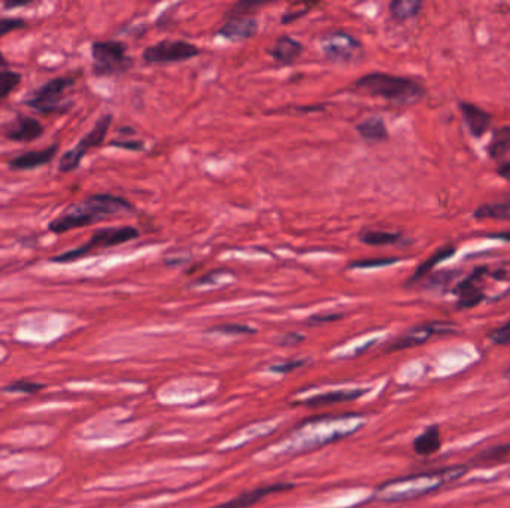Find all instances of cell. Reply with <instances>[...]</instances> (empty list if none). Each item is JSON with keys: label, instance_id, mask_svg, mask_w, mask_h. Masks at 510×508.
<instances>
[{"label": "cell", "instance_id": "obj_5", "mask_svg": "<svg viewBox=\"0 0 510 508\" xmlns=\"http://www.w3.org/2000/svg\"><path fill=\"white\" fill-rule=\"evenodd\" d=\"M73 85V76H60V78H54L38 88L32 96L24 100V103L43 115L66 114L72 106V102L67 99V92Z\"/></svg>", "mask_w": 510, "mask_h": 508}, {"label": "cell", "instance_id": "obj_32", "mask_svg": "<svg viewBox=\"0 0 510 508\" xmlns=\"http://www.w3.org/2000/svg\"><path fill=\"white\" fill-rule=\"evenodd\" d=\"M306 364L305 360H293V361H287V362H281V364H275L270 367V372L278 373V374H290L291 372H295L297 368L303 367Z\"/></svg>", "mask_w": 510, "mask_h": 508}, {"label": "cell", "instance_id": "obj_28", "mask_svg": "<svg viewBox=\"0 0 510 508\" xmlns=\"http://www.w3.org/2000/svg\"><path fill=\"white\" fill-rule=\"evenodd\" d=\"M400 258H374V259H363V261H355L349 266V269H381L388 267L398 263Z\"/></svg>", "mask_w": 510, "mask_h": 508}, {"label": "cell", "instance_id": "obj_13", "mask_svg": "<svg viewBox=\"0 0 510 508\" xmlns=\"http://www.w3.org/2000/svg\"><path fill=\"white\" fill-rule=\"evenodd\" d=\"M45 129L40 122L32 117L20 115L5 131V136L12 142L28 144L35 142L39 137H42Z\"/></svg>", "mask_w": 510, "mask_h": 508}, {"label": "cell", "instance_id": "obj_38", "mask_svg": "<svg viewBox=\"0 0 510 508\" xmlns=\"http://www.w3.org/2000/svg\"><path fill=\"white\" fill-rule=\"evenodd\" d=\"M497 173H499L503 179L510 180V161L500 164L499 168H497Z\"/></svg>", "mask_w": 510, "mask_h": 508}, {"label": "cell", "instance_id": "obj_25", "mask_svg": "<svg viewBox=\"0 0 510 508\" xmlns=\"http://www.w3.org/2000/svg\"><path fill=\"white\" fill-rule=\"evenodd\" d=\"M359 240L369 246H388L398 243L401 240V234L384 229H364L359 233Z\"/></svg>", "mask_w": 510, "mask_h": 508}, {"label": "cell", "instance_id": "obj_31", "mask_svg": "<svg viewBox=\"0 0 510 508\" xmlns=\"http://www.w3.org/2000/svg\"><path fill=\"white\" fill-rule=\"evenodd\" d=\"M214 331L227 334V335H248V334H254L255 330L248 327V325H241V323H227V325H219L215 327Z\"/></svg>", "mask_w": 510, "mask_h": 508}, {"label": "cell", "instance_id": "obj_16", "mask_svg": "<svg viewBox=\"0 0 510 508\" xmlns=\"http://www.w3.org/2000/svg\"><path fill=\"white\" fill-rule=\"evenodd\" d=\"M294 486L291 483H276V485H270V486H263L259 489H254L251 492H246V494L239 495L237 498L224 502L221 505H217L214 508H248L254 504L260 502L263 498L276 494V492H283V490H290Z\"/></svg>", "mask_w": 510, "mask_h": 508}, {"label": "cell", "instance_id": "obj_6", "mask_svg": "<svg viewBox=\"0 0 510 508\" xmlns=\"http://www.w3.org/2000/svg\"><path fill=\"white\" fill-rule=\"evenodd\" d=\"M93 70L96 76L124 73L133 65L127 55V46L119 40H99L92 45Z\"/></svg>", "mask_w": 510, "mask_h": 508}, {"label": "cell", "instance_id": "obj_8", "mask_svg": "<svg viewBox=\"0 0 510 508\" xmlns=\"http://www.w3.org/2000/svg\"><path fill=\"white\" fill-rule=\"evenodd\" d=\"M200 54L196 45L185 40H161L145 48L142 57L149 65H168L185 61Z\"/></svg>", "mask_w": 510, "mask_h": 508}, {"label": "cell", "instance_id": "obj_37", "mask_svg": "<svg viewBox=\"0 0 510 508\" xmlns=\"http://www.w3.org/2000/svg\"><path fill=\"white\" fill-rule=\"evenodd\" d=\"M487 239H497V240H503L510 243V231H499V233H488L484 234Z\"/></svg>", "mask_w": 510, "mask_h": 508}, {"label": "cell", "instance_id": "obj_33", "mask_svg": "<svg viewBox=\"0 0 510 508\" xmlns=\"http://www.w3.org/2000/svg\"><path fill=\"white\" fill-rule=\"evenodd\" d=\"M26 21L21 18H0V38L5 36L6 33L13 32V30L24 28Z\"/></svg>", "mask_w": 510, "mask_h": 508}, {"label": "cell", "instance_id": "obj_17", "mask_svg": "<svg viewBox=\"0 0 510 508\" xmlns=\"http://www.w3.org/2000/svg\"><path fill=\"white\" fill-rule=\"evenodd\" d=\"M303 45L298 40L293 39L291 36H281L275 40L272 48L268 50V54L275 58L276 63L288 66L293 65L294 61L302 55Z\"/></svg>", "mask_w": 510, "mask_h": 508}, {"label": "cell", "instance_id": "obj_11", "mask_svg": "<svg viewBox=\"0 0 510 508\" xmlns=\"http://www.w3.org/2000/svg\"><path fill=\"white\" fill-rule=\"evenodd\" d=\"M488 271L487 267H477L455 286L454 294L458 297V309H473L485 300V292L482 291L481 281Z\"/></svg>", "mask_w": 510, "mask_h": 508}, {"label": "cell", "instance_id": "obj_23", "mask_svg": "<svg viewBox=\"0 0 510 508\" xmlns=\"http://www.w3.org/2000/svg\"><path fill=\"white\" fill-rule=\"evenodd\" d=\"M423 2L419 0H394L389 4V12L396 21H408L421 12Z\"/></svg>", "mask_w": 510, "mask_h": 508}, {"label": "cell", "instance_id": "obj_12", "mask_svg": "<svg viewBox=\"0 0 510 508\" xmlns=\"http://www.w3.org/2000/svg\"><path fill=\"white\" fill-rule=\"evenodd\" d=\"M257 30V18L248 13H229V20L218 30V35L232 42H241L252 38Z\"/></svg>", "mask_w": 510, "mask_h": 508}, {"label": "cell", "instance_id": "obj_30", "mask_svg": "<svg viewBox=\"0 0 510 508\" xmlns=\"http://www.w3.org/2000/svg\"><path fill=\"white\" fill-rule=\"evenodd\" d=\"M43 389V384L32 383V382H15L5 388L8 392H20V394H36Z\"/></svg>", "mask_w": 510, "mask_h": 508}, {"label": "cell", "instance_id": "obj_7", "mask_svg": "<svg viewBox=\"0 0 510 508\" xmlns=\"http://www.w3.org/2000/svg\"><path fill=\"white\" fill-rule=\"evenodd\" d=\"M111 122H112L111 115H103L96 122V126L81 139L77 146L63 153L62 158L58 161V171L63 173L73 172L75 168L80 166L81 160L85 157V153L92 148L99 146L104 141V137H107V133L111 127Z\"/></svg>", "mask_w": 510, "mask_h": 508}, {"label": "cell", "instance_id": "obj_4", "mask_svg": "<svg viewBox=\"0 0 510 508\" xmlns=\"http://www.w3.org/2000/svg\"><path fill=\"white\" fill-rule=\"evenodd\" d=\"M136 237H139V231L134 227L126 225V227L100 228V229L94 231L92 239H89L85 244L80 246V248H75V249L66 251L60 255H55L51 258V261L53 263H58V264H69L82 256L89 255L94 251L108 249V248H112V246L131 242Z\"/></svg>", "mask_w": 510, "mask_h": 508}, {"label": "cell", "instance_id": "obj_40", "mask_svg": "<svg viewBox=\"0 0 510 508\" xmlns=\"http://www.w3.org/2000/svg\"><path fill=\"white\" fill-rule=\"evenodd\" d=\"M26 5H28V4H27V2H23V4H11V2H9V4H6V5H5V8H8V9H9V8H17V6H26Z\"/></svg>", "mask_w": 510, "mask_h": 508}, {"label": "cell", "instance_id": "obj_22", "mask_svg": "<svg viewBox=\"0 0 510 508\" xmlns=\"http://www.w3.org/2000/svg\"><path fill=\"white\" fill-rule=\"evenodd\" d=\"M358 134L367 142H384L388 139V130L384 119L367 118L357 126Z\"/></svg>", "mask_w": 510, "mask_h": 508}, {"label": "cell", "instance_id": "obj_29", "mask_svg": "<svg viewBox=\"0 0 510 508\" xmlns=\"http://www.w3.org/2000/svg\"><path fill=\"white\" fill-rule=\"evenodd\" d=\"M488 338L494 345H500V346L510 345V322H506L504 325L491 330L488 333Z\"/></svg>", "mask_w": 510, "mask_h": 508}, {"label": "cell", "instance_id": "obj_24", "mask_svg": "<svg viewBox=\"0 0 510 508\" xmlns=\"http://www.w3.org/2000/svg\"><path fill=\"white\" fill-rule=\"evenodd\" d=\"M510 152V127H501L492 133L488 145V153L494 160H499Z\"/></svg>", "mask_w": 510, "mask_h": 508}, {"label": "cell", "instance_id": "obj_36", "mask_svg": "<svg viewBox=\"0 0 510 508\" xmlns=\"http://www.w3.org/2000/svg\"><path fill=\"white\" fill-rule=\"evenodd\" d=\"M303 340H305V337H303L302 334L288 333V334H285V335L281 338V345H282V346H294V345L302 343Z\"/></svg>", "mask_w": 510, "mask_h": 508}, {"label": "cell", "instance_id": "obj_26", "mask_svg": "<svg viewBox=\"0 0 510 508\" xmlns=\"http://www.w3.org/2000/svg\"><path fill=\"white\" fill-rule=\"evenodd\" d=\"M509 456H510V444H500L482 450L481 453L473 458V462H476V464H496V462L504 460Z\"/></svg>", "mask_w": 510, "mask_h": 508}, {"label": "cell", "instance_id": "obj_20", "mask_svg": "<svg viewBox=\"0 0 510 508\" xmlns=\"http://www.w3.org/2000/svg\"><path fill=\"white\" fill-rule=\"evenodd\" d=\"M364 394L363 389H352V391H335L328 394H321L317 396H312L305 401L308 407H320V406H330L337 403H348L359 398Z\"/></svg>", "mask_w": 510, "mask_h": 508}, {"label": "cell", "instance_id": "obj_39", "mask_svg": "<svg viewBox=\"0 0 510 508\" xmlns=\"http://www.w3.org/2000/svg\"><path fill=\"white\" fill-rule=\"evenodd\" d=\"M6 67H8V61L5 60L4 54H2V53H0V70H5Z\"/></svg>", "mask_w": 510, "mask_h": 508}, {"label": "cell", "instance_id": "obj_34", "mask_svg": "<svg viewBox=\"0 0 510 508\" xmlns=\"http://www.w3.org/2000/svg\"><path fill=\"white\" fill-rule=\"evenodd\" d=\"M111 145L116 146V148H121V149H127V151H142L143 149V142H141V141H112Z\"/></svg>", "mask_w": 510, "mask_h": 508}, {"label": "cell", "instance_id": "obj_3", "mask_svg": "<svg viewBox=\"0 0 510 508\" xmlns=\"http://www.w3.org/2000/svg\"><path fill=\"white\" fill-rule=\"evenodd\" d=\"M355 90L370 97H379L398 106L416 104L427 94V90L421 82L384 72L364 75L355 82Z\"/></svg>", "mask_w": 510, "mask_h": 508}, {"label": "cell", "instance_id": "obj_18", "mask_svg": "<svg viewBox=\"0 0 510 508\" xmlns=\"http://www.w3.org/2000/svg\"><path fill=\"white\" fill-rule=\"evenodd\" d=\"M442 448V438H440V431L438 425H431L424 433L419 434L413 440V450L419 456H431L438 453Z\"/></svg>", "mask_w": 510, "mask_h": 508}, {"label": "cell", "instance_id": "obj_21", "mask_svg": "<svg viewBox=\"0 0 510 508\" xmlns=\"http://www.w3.org/2000/svg\"><path fill=\"white\" fill-rule=\"evenodd\" d=\"M455 252H457V249L454 248V246H443V248H439L428 259H425L424 263L416 269L415 274L411 277L408 285L415 283V282H418L419 279H423V277H425L427 274H430V271H431L433 269H436L440 263H443V261H446V259H449L451 256H454Z\"/></svg>", "mask_w": 510, "mask_h": 508}, {"label": "cell", "instance_id": "obj_27", "mask_svg": "<svg viewBox=\"0 0 510 508\" xmlns=\"http://www.w3.org/2000/svg\"><path fill=\"white\" fill-rule=\"evenodd\" d=\"M21 82V75L12 70H0V102L5 100Z\"/></svg>", "mask_w": 510, "mask_h": 508}, {"label": "cell", "instance_id": "obj_9", "mask_svg": "<svg viewBox=\"0 0 510 508\" xmlns=\"http://www.w3.org/2000/svg\"><path fill=\"white\" fill-rule=\"evenodd\" d=\"M455 331H457V325L452 322H445V320L425 322L421 323V325L413 327L408 333H404L403 335L396 338V340L388 346V352H398L415 346H421L428 340V338L434 335L452 334Z\"/></svg>", "mask_w": 510, "mask_h": 508}, {"label": "cell", "instance_id": "obj_1", "mask_svg": "<svg viewBox=\"0 0 510 508\" xmlns=\"http://www.w3.org/2000/svg\"><path fill=\"white\" fill-rule=\"evenodd\" d=\"M133 205L126 198L111 194H94L84 202L69 206L60 217L50 222V231L54 234H63L70 229L88 227L107 220L111 215L131 212Z\"/></svg>", "mask_w": 510, "mask_h": 508}, {"label": "cell", "instance_id": "obj_2", "mask_svg": "<svg viewBox=\"0 0 510 508\" xmlns=\"http://www.w3.org/2000/svg\"><path fill=\"white\" fill-rule=\"evenodd\" d=\"M462 474H466V467H452L401 477V479L386 482L379 486L376 498L386 502H398L424 497L438 490L445 483L460 479Z\"/></svg>", "mask_w": 510, "mask_h": 508}, {"label": "cell", "instance_id": "obj_14", "mask_svg": "<svg viewBox=\"0 0 510 508\" xmlns=\"http://www.w3.org/2000/svg\"><path fill=\"white\" fill-rule=\"evenodd\" d=\"M57 151H58V144H53L40 151L23 152L18 157H15L9 161V168L11 171H33V168L51 163L57 156Z\"/></svg>", "mask_w": 510, "mask_h": 508}, {"label": "cell", "instance_id": "obj_15", "mask_svg": "<svg viewBox=\"0 0 510 508\" xmlns=\"http://www.w3.org/2000/svg\"><path fill=\"white\" fill-rule=\"evenodd\" d=\"M460 112L473 137H482L491 126V114L469 102H460Z\"/></svg>", "mask_w": 510, "mask_h": 508}, {"label": "cell", "instance_id": "obj_10", "mask_svg": "<svg viewBox=\"0 0 510 508\" xmlns=\"http://www.w3.org/2000/svg\"><path fill=\"white\" fill-rule=\"evenodd\" d=\"M321 48L325 57L332 61H351L355 55L362 53L363 46L362 42L355 39L354 36L343 33V32H335L327 35L322 42Z\"/></svg>", "mask_w": 510, "mask_h": 508}, {"label": "cell", "instance_id": "obj_41", "mask_svg": "<svg viewBox=\"0 0 510 508\" xmlns=\"http://www.w3.org/2000/svg\"><path fill=\"white\" fill-rule=\"evenodd\" d=\"M507 376H509V379H510V368H509V372H507Z\"/></svg>", "mask_w": 510, "mask_h": 508}, {"label": "cell", "instance_id": "obj_35", "mask_svg": "<svg viewBox=\"0 0 510 508\" xmlns=\"http://www.w3.org/2000/svg\"><path fill=\"white\" fill-rule=\"evenodd\" d=\"M342 315H337V313H332V315H317V316H312L309 320H308V325H321V323H328V322H335L337 319H340Z\"/></svg>", "mask_w": 510, "mask_h": 508}, {"label": "cell", "instance_id": "obj_19", "mask_svg": "<svg viewBox=\"0 0 510 508\" xmlns=\"http://www.w3.org/2000/svg\"><path fill=\"white\" fill-rule=\"evenodd\" d=\"M473 217L476 220H494V221H510V194L497 202H489L479 206Z\"/></svg>", "mask_w": 510, "mask_h": 508}]
</instances>
